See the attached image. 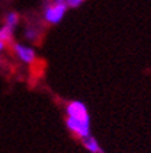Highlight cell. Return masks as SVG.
<instances>
[{
    "mask_svg": "<svg viewBox=\"0 0 151 153\" xmlns=\"http://www.w3.org/2000/svg\"><path fill=\"white\" fill-rule=\"evenodd\" d=\"M67 11V4L64 0H56L55 3L48 4L44 10V18L46 22L52 23V25H57V23L64 18Z\"/></svg>",
    "mask_w": 151,
    "mask_h": 153,
    "instance_id": "obj_1",
    "label": "cell"
},
{
    "mask_svg": "<svg viewBox=\"0 0 151 153\" xmlns=\"http://www.w3.org/2000/svg\"><path fill=\"white\" fill-rule=\"evenodd\" d=\"M66 115L67 118H72L76 120L90 123V114L86 104L80 100H72L66 105Z\"/></svg>",
    "mask_w": 151,
    "mask_h": 153,
    "instance_id": "obj_2",
    "label": "cell"
},
{
    "mask_svg": "<svg viewBox=\"0 0 151 153\" xmlns=\"http://www.w3.org/2000/svg\"><path fill=\"white\" fill-rule=\"evenodd\" d=\"M66 127L72 134H75L76 137L80 138V140L91 134L90 123H85V122L76 120V119H72V118H66Z\"/></svg>",
    "mask_w": 151,
    "mask_h": 153,
    "instance_id": "obj_3",
    "label": "cell"
},
{
    "mask_svg": "<svg viewBox=\"0 0 151 153\" xmlns=\"http://www.w3.org/2000/svg\"><path fill=\"white\" fill-rule=\"evenodd\" d=\"M14 52H15L16 56L26 64H32L33 62L35 60V57H37V53H35V51L33 48L22 45V44H19V42L14 44Z\"/></svg>",
    "mask_w": 151,
    "mask_h": 153,
    "instance_id": "obj_4",
    "label": "cell"
},
{
    "mask_svg": "<svg viewBox=\"0 0 151 153\" xmlns=\"http://www.w3.org/2000/svg\"><path fill=\"white\" fill-rule=\"evenodd\" d=\"M82 143H83V146H85V149L88 150L90 153H105L102 146L99 145V142L97 141V138L93 137L91 134L82 138Z\"/></svg>",
    "mask_w": 151,
    "mask_h": 153,
    "instance_id": "obj_5",
    "label": "cell"
},
{
    "mask_svg": "<svg viewBox=\"0 0 151 153\" xmlns=\"http://www.w3.org/2000/svg\"><path fill=\"white\" fill-rule=\"evenodd\" d=\"M14 37V27L8 25H4L3 27H0V41L1 42H11Z\"/></svg>",
    "mask_w": 151,
    "mask_h": 153,
    "instance_id": "obj_6",
    "label": "cell"
},
{
    "mask_svg": "<svg viewBox=\"0 0 151 153\" xmlns=\"http://www.w3.org/2000/svg\"><path fill=\"white\" fill-rule=\"evenodd\" d=\"M38 36H40V33H38L37 29L34 27H27L26 29V32H25V37L27 38L29 41H37L38 40Z\"/></svg>",
    "mask_w": 151,
    "mask_h": 153,
    "instance_id": "obj_7",
    "label": "cell"
},
{
    "mask_svg": "<svg viewBox=\"0 0 151 153\" xmlns=\"http://www.w3.org/2000/svg\"><path fill=\"white\" fill-rule=\"evenodd\" d=\"M19 22V16L16 13H10L8 15L6 16V25L11 26V27H15Z\"/></svg>",
    "mask_w": 151,
    "mask_h": 153,
    "instance_id": "obj_8",
    "label": "cell"
},
{
    "mask_svg": "<svg viewBox=\"0 0 151 153\" xmlns=\"http://www.w3.org/2000/svg\"><path fill=\"white\" fill-rule=\"evenodd\" d=\"M64 1H66L67 7H71V8H76V7L82 6L85 0H64Z\"/></svg>",
    "mask_w": 151,
    "mask_h": 153,
    "instance_id": "obj_9",
    "label": "cell"
},
{
    "mask_svg": "<svg viewBox=\"0 0 151 153\" xmlns=\"http://www.w3.org/2000/svg\"><path fill=\"white\" fill-rule=\"evenodd\" d=\"M4 47H6V44H4V42H1V41H0V51H3V49H4Z\"/></svg>",
    "mask_w": 151,
    "mask_h": 153,
    "instance_id": "obj_10",
    "label": "cell"
}]
</instances>
